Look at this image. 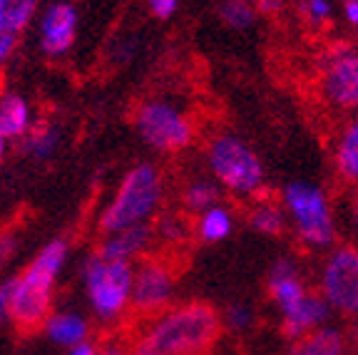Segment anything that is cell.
Here are the masks:
<instances>
[{
	"mask_svg": "<svg viewBox=\"0 0 358 355\" xmlns=\"http://www.w3.org/2000/svg\"><path fill=\"white\" fill-rule=\"evenodd\" d=\"M338 17L353 35H358V0H338Z\"/></svg>",
	"mask_w": 358,
	"mask_h": 355,
	"instance_id": "f546056e",
	"label": "cell"
},
{
	"mask_svg": "<svg viewBox=\"0 0 358 355\" xmlns=\"http://www.w3.org/2000/svg\"><path fill=\"white\" fill-rule=\"evenodd\" d=\"M331 316H334L331 305L326 303V298L319 291H313V294L299 305L296 311L281 318V331H284L286 338L299 340V338H303V335L313 333V331H319V328L329 326Z\"/></svg>",
	"mask_w": 358,
	"mask_h": 355,
	"instance_id": "9a60e30c",
	"label": "cell"
},
{
	"mask_svg": "<svg viewBox=\"0 0 358 355\" xmlns=\"http://www.w3.org/2000/svg\"><path fill=\"white\" fill-rule=\"evenodd\" d=\"M85 298L92 316L102 326H115L132 311L134 263L90 254L80 268Z\"/></svg>",
	"mask_w": 358,
	"mask_h": 355,
	"instance_id": "52a82bcc",
	"label": "cell"
},
{
	"mask_svg": "<svg viewBox=\"0 0 358 355\" xmlns=\"http://www.w3.org/2000/svg\"><path fill=\"white\" fill-rule=\"evenodd\" d=\"M252 3H254V6H257V3H259V0H252Z\"/></svg>",
	"mask_w": 358,
	"mask_h": 355,
	"instance_id": "74e56055",
	"label": "cell"
},
{
	"mask_svg": "<svg viewBox=\"0 0 358 355\" xmlns=\"http://www.w3.org/2000/svg\"><path fill=\"white\" fill-rule=\"evenodd\" d=\"M329 159L341 189L358 187V112L336 119L329 137Z\"/></svg>",
	"mask_w": 358,
	"mask_h": 355,
	"instance_id": "7c38bea8",
	"label": "cell"
},
{
	"mask_svg": "<svg viewBox=\"0 0 358 355\" xmlns=\"http://www.w3.org/2000/svg\"><path fill=\"white\" fill-rule=\"evenodd\" d=\"M8 147H10V142H8L6 137H0V164H3V159H6V154H8Z\"/></svg>",
	"mask_w": 358,
	"mask_h": 355,
	"instance_id": "8d00e7d4",
	"label": "cell"
},
{
	"mask_svg": "<svg viewBox=\"0 0 358 355\" xmlns=\"http://www.w3.org/2000/svg\"><path fill=\"white\" fill-rule=\"evenodd\" d=\"M296 3H299V0H296Z\"/></svg>",
	"mask_w": 358,
	"mask_h": 355,
	"instance_id": "60d3db41",
	"label": "cell"
},
{
	"mask_svg": "<svg viewBox=\"0 0 358 355\" xmlns=\"http://www.w3.org/2000/svg\"><path fill=\"white\" fill-rule=\"evenodd\" d=\"M80 28V13L73 3L57 0L50 3L40 13V50L52 60H60L73 50L75 40H78Z\"/></svg>",
	"mask_w": 358,
	"mask_h": 355,
	"instance_id": "8fae6325",
	"label": "cell"
},
{
	"mask_svg": "<svg viewBox=\"0 0 358 355\" xmlns=\"http://www.w3.org/2000/svg\"><path fill=\"white\" fill-rule=\"evenodd\" d=\"M132 124L142 145L157 154H182L199 137V127L192 115L179 100L172 97H147L134 107Z\"/></svg>",
	"mask_w": 358,
	"mask_h": 355,
	"instance_id": "ba28073f",
	"label": "cell"
},
{
	"mask_svg": "<svg viewBox=\"0 0 358 355\" xmlns=\"http://www.w3.org/2000/svg\"><path fill=\"white\" fill-rule=\"evenodd\" d=\"M222 199H224L222 187L209 174H201V177H192L185 182V187L179 191V209L187 211L194 219L201 211L222 204Z\"/></svg>",
	"mask_w": 358,
	"mask_h": 355,
	"instance_id": "ffe728a7",
	"label": "cell"
},
{
	"mask_svg": "<svg viewBox=\"0 0 358 355\" xmlns=\"http://www.w3.org/2000/svg\"><path fill=\"white\" fill-rule=\"evenodd\" d=\"M224 318L209 303H174L159 316L150 318L129 355H204L219 340Z\"/></svg>",
	"mask_w": 358,
	"mask_h": 355,
	"instance_id": "6da1fadb",
	"label": "cell"
},
{
	"mask_svg": "<svg viewBox=\"0 0 358 355\" xmlns=\"http://www.w3.org/2000/svg\"><path fill=\"white\" fill-rule=\"evenodd\" d=\"M38 124L33 105L17 92H0V137L8 142H22Z\"/></svg>",
	"mask_w": 358,
	"mask_h": 355,
	"instance_id": "ac0fdd59",
	"label": "cell"
},
{
	"mask_svg": "<svg viewBox=\"0 0 358 355\" xmlns=\"http://www.w3.org/2000/svg\"><path fill=\"white\" fill-rule=\"evenodd\" d=\"M70 259V241L57 236L38 251L33 261L13 278L10 323L20 333H33L50 318L57 278Z\"/></svg>",
	"mask_w": 358,
	"mask_h": 355,
	"instance_id": "7a4b0ae2",
	"label": "cell"
},
{
	"mask_svg": "<svg viewBox=\"0 0 358 355\" xmlns=\"http://www.w3.org/2000/svg\"><path fill=\"white\" fill-rule=\"evenodd\" d=\"M67 355H97V345H92V343L87 340V343L78 345V348L67 350Z\"/></svg>",
	"mask_w": 358,
	"mask_h": 355,
	"instance_id": "d590c367",
	"label": "cell"
},
{
	"mask_svg": "<svg viewBox=\"0 0 358 355\" xmlns=\"http://www.w3.org/2000/svg\"><path fill=\"white\" fill-rule=\"evenodd\" d=\"M62 145V129L60 124L50 122V119H38L33 129L28 132V137L22 139L20 147L22 152L35 161H48L57 154Z\"/></svg>",
	"mask_w": 358,
	"mask_h": 355,
	"instance_id": "603a6c76",
	"label": "cell"
},
{
	"mask_svg": "<svg viewBox=\"0 0 358 355\" xmlns=\"http://www.w3.org/2000/svg\"><path fill=\"white\" fill-rule=\"evenodd\" d=\"M259 17H262L259 8L254 6L252 0H222V6H219V20L229 30H236V33L254 28Z\"/></svg>",
	"mask_w": 358,
	"mask_h": 355,
	"instance_id": "484cf974",
	"label": "cell"
},
{
	"mask_svg": "<svg viewBox=\"0 0 358 355\" xmlns=\"http://www.w3.org/2000/svg\"><path fill=\"white\" fill-rule=\"evenodd\" d=\"M286 3H289V0H259L257 3L259 15L262 17H279L281 13L286 10Z\"/></svg>",
	"mask_w": 358,
	"mask_h": 355,
	"instance_id": "836d02e7",
	"label": "cell"
},
{
	"mask_svg": "<svg viewBox=\"0 0 358 355\" xmlns=\"http://www.w3.org/2000/svg\"><path fill=\"white\" fill-rule=\"evenodd\" d=\"M157 236H155V224H140V226H129L122 231L105 233L97 244V254L105 259H115V261H127L137 263L147 256L155 254Z\"/></svg>",
	"mask_w": 358,
	"mask_h": 355,
	"instance_id": "5bb4252c",
	"label": "cell"
},
{
	"mask_svg": "<svg viewBox=\"0 0 358 355\" xmlns=\"http://www.w3.org/2000/svg\"><path fill=\"white\" fill-rule=\"evenodd\" d=\"M10 298H13V278L0 283V328L10 323Z\"/></svg>",
	"mask_w": 358,
	"mask_h": 355,
	"instance_id": "4dcf8cb0",
	"label": "cell"
},
{
	"mask_svg": "<svg viewBox=\"0 0 358 355\" xmlns=\"http://www.w3.org/2000/svg\"><path fill=\"white\" fill-rule=\"evenodd\" d=\"M204 167L222 187L224 194L236 201H254L266 194V167L262 157L241 134L217 129L204 142Z\"/></svg>",
	"mask_w": 358,
	"mask_h": 355,
	"instance_id": "5b68a950",
	"label": "cell"
},
{
	"mask_svg": "<svg viewBox=\"0 0 358 355\" xmlns=\"http://www.w3.org/2000/svg\"><path fill=\"white\" fill-rule=\"evenodd\" d=\"M97 355H129V345L124 340L110 338L102 345H97Z\"/></svg>",
	"mask_w": 358,
	"mask_h": 355,
	"instance_id": "e575fe53",
	"label": "cell"
},
{
	"mask_svg": "<svg viewBox=\"0 0 358 355\" xmlns=\"http://www.w3.org/2000/svg\"><path fill=\"white\" fill-rule=\"evenodd\" d=\"M17 45H20V35H3L0 38V67H6L15 57Z\"/></svg>",
	"mask_w": 358,
	"mask_h": 355,
	"instance_id": "d6a6232c",
	"label": "cell"
},
{
	"mask_svg": "<svg viewBox=\"0 0 358 355\" xmlns=\"http://www.w3.org/2000/svg\"><path fill=\"white\" fill-rule=\"evenodd\" d=\"M356 40H358V35H356Z\"/></svg>",
	"mask_w": 358,
	"mask_h": 355,
	"instance_id": "f35d334b",
	"label": "cell"
},
{
	"mask_svg": "<svg viewBox=\"0 0 358 355\" xmlns=\"http://www.w3.org/2000/svg\"><path fill=\"white\" fill-rule=\"evenodd\" d=\"M266 291L268 298L274 300V305L279 308V316H289L313 294L308 289V283L303 281L301 266H299L296 259L291 256H281L271 263L266 276Z\"/></svg>",
	"mask_w": 358,
	"mask_h": 355,
	"instance_id": "4fadbf2b",
	"label": "cell"
},
{
	"mask_svg": "<svg viewBox=\"0 0 358 355\" xmlns=\"http://www.w3.org/2000/svg\"><path fill=\"white\" fill-rule=\"evenodd\" d=\"M319 294L331 305V311L343 318H358V246L338 241L321 256Z\"/></svg>",
	"mask_w": 358,
	"mask_h": 355,
	"instance_id": "9c48e42d",
	"label": "cell"
},
{
	"mask_svg": "<svg viewBox=\"0 0 358 355\" xmlns=\"http://www.w3.org/2000/svg\"><path fill=\"white\" fill-rule=\"evenodd\" d=\"M279 199L289 217V231L303 251L324 256L341 241L338 201L319 182L294 179L281 187Z\"/></svg>",
	"mask_w": 358,
	"mask_h": 355,
	"instance_id": "277c9868",
	"label": "cell"
},
{
	"mask_svg": "<svg viewBox=\"0 0 358 355\" xmlns=\"http://www.w3.org/2000/svg\"><path fill=\"white\" fill-rule=\"evenodd\" d=\"M346 353V335L341 328L324 326L303 338L294 340L289 355H343Z\"/></svg>",
	"mask_w": 358,
	"mask_h": 355,
	"instance_id": "7402d4cb",
	"label": "cell"
},
{
	"mask_svg": "<svg viewBox=\"0 0 358 355\" xmlns=\"http://www.w3.org/2000/svg\"><path fill=\"white\" fill-rule=\"evenodd\" d=\"M313 100L329 117H348L358 112V40L334 38L313 55Z\"/></svg>",
	"mask_w": 358,
	"mask_h": 355,
	"instance_id": "8992f818",
	"label": "cell"
},
{
	"mask_svg": "<svg viewBox=\"0 0 358 355\" xmlns=\"http://www.w3.org/2000/svg\"><path fill=\"white\" fill-rule=\"evenodd\" d=\"M236 226V214L229 204H217L194 217V239L199 244H219L231 236Z\"/></svg>",
	"mask_w": 358,
	"mask_h": 355,
	"instance_id": "d6986e66",
	"label": "cell"
},
{
	"mask_svg": "<svg viewBox=\"0 0 358 355\" xmlns=\"http://www.w3.org/2000/svg\"><path fill=\"white\" fill-rule=\"evenodd\" d=\"M0 92H3V89H0Z\"/></svg>",
	"mask_w": 358,
	"mask_h": 355,
	"instance_id": "ab89813d",
	"label": "cell"
},
{
	"mask_svg": "<svg viewBox=\"0 0 358 355\" xmlns=\"http://www.w3.org/2000/svg\"><path fill=\"white\" fill-rule=\"evenodd\" d=\"M40 0H0V38L20 35L38 17Z\"/></svg>",
	"mask_w": 358,
	"mask_h": 355,
	"instance_id": "cb8c5ba5",
	"label": "cell"
},
{
	"mask_svg": "<svg viewBox=\"0 0 358 355\" xmlns=\"http://www.w3.org/2000/svg\"><path fill=\"white\" fill-rule=\"evenodd\" d=\"M338 17V0H299V20L311 35L334 28Z\"/></svg>",
	"mask_w": 358,
	"mask_h": 355,
	"instance_id": "d4e9b609",
	"label": "cell"
},
{
	"mask_svg": "<svg viewBox=\"0 0 358 355\" xmlns=\"http://www.w3.org/2000/svg\"><path fill=\"white\" fill-rule=\"evenodd\" d=\"M43 333L48 335L52 345H60L65 350H73L78 345L87 343L90 335V321L75 308H57L45 321Z\"/></svg>",
	"mask_w": 358,
	"mask_h": 355,
	"instance_id": "e0dca14e",
	"label": "cell"
},
{
	"mask_svg": "<svg viewBox=\"0 0 358 355\" xmlns=\"http://www.w3.org/2000/svg\"><path fill=\"white\" fill-rule=\"evenodd\" d=\"M177 296V268L167 256H147L134 263L132 313L140 318H155L174 305Z\"/></svg>",
	"mask_w": 358,
	"mask_h": 355,
	"instance_id": "30bf717a",
	"label": "cell"
},
{
	"mask_svg": "<svg viewBox=\"0 0 358 355\" xmlns=\"http://www.w3.org/2000/svg\"><path fill=\"white\" fill-rule=\"evenodd\" d=\"M246 226L252 231L268 236V239H279L289 231V217H286V209L281 204L279 196H259V199L249 201L244 211Z\"/></svg>",
	"mask_w": 358,
	"mask_h": 355,
	"instance_id": "2e32d148",
	"label": "cell"
},
{
	"mask_svg": "<svg viewBox=\"0 0 358 355\" xmlns=\"http://www.w3.org/2000/svg\"><path fill=\"white\" fill-rule=\"evenodd\" d=\"M17 254V239L15 233L10 231H3L0 233V268L8 266L13 261V256Z\"/></svg>",
	"mask_w": 358,
	"mask_h": 355,
	"instance_id": "1f68e13d",
	"label": "cell"
},
{
	"mask_svg": "<svg viewBox=\"0 0 358 355\" xmlns=\"http://www.w3.org/2000/svg\"><path fill=\"white\" fill-rule=\"evenodd\" d=\"M147 10L157 20H172L179 10V0H147Z\"/></svg>",
	"mask_w": 358,
	"mask_h": 355,
	"instance_id": "f1b7e54d",
	"label": "cell"
},
{
	"mask_svg": "<svg viewBox=\"0 0 358 355\" xmlns=\"http://www.w3.org/2000/svg\"><path fill=\"white\" fill-rule=\"evenodd\" d=\"M155 236L159 246L179 249V246H185L187 241L194 239V219L182 209L162 211V214L155 219Z\"/></svg>",
	"mask_w": 358,
	"mask_h": 355,
	"instance_id": "44dd1931",
	"label": "cell"
},
{
	"mask_svg": "<svg viewBox=\"0 0 358 355\" xmlns=\"http://www.w3.org/2000/svg\"><path fill=\"white\" fill-rule=\"evenodd\" d=\"M338 219L346 241L358 246V187L343 189V196L338 199Z\"/></svg>",
	"mask_w": 358,
	"mask_h": 355,
	"instance_id": "4316f807",
	"label": "cell"
},
{
	"mask_svg": "<svg viewBox=\"0 0 358 355\" xmlns=\"http://www.w3.org/2000/svg\"><path fill=\"white\" fill-rule=\"evenodd\" d=\"M224 318V328H229L234 333H244L249 331L254 323V311L246 303H231L227 311L222 313Z\"/></svg>",
	"mask_w": 358,
	"mask_h": 355,
	"instance_id": "83f0119b",
	"label": "cell"
},
{
	"mask_svg": "<svg viewBox=\"0 0 358 355\" xmlns=\"http://www.w3.org/2000/svg\"><path fill=\"white\" fill-rule=\"evenodd\" d=\"M167 201V177L155 161H137L124 172L117 189L97 214V231H122L140 224H155Z\"/></svg>",
	"mask_w": 358,
	"mask_h": 355,
	"instance_id": "3957f363",
	"label": "cell"
}]
</instances>
